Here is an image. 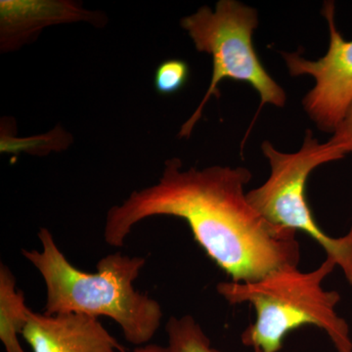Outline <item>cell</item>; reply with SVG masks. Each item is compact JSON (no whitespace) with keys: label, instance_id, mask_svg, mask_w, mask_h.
<instances>
[{"label":"cell","instance_id":"cell-1","mask_svg":"<svg viewBox=\"0 0 352 352\" xmlns=\"http://www.w3.org/2000/svg\"><path fill=\"white\" fill-rule=\"evenodd\" d=\"M182 168L177 157L166 160L159 182L111 208L104 226L106 244L124 247L136 224L166 215L184 219L201 249L236 283L298 265L296 231L270 223L250 203L247 168Z\"/></svg>","mask_w":352,"mask_h":352},{"label":"cell","instance_id":"cell-2","mask_svg":"<svg viewBox=\"0 0 352 352\" xmlns=\"http://www.w3.org/2000/svg\"><path fill=\"white\" fill-rule=\"evenodd\" d=\"M38 239L41 251L22 250V254L45 284L44 314L106 316L119 325L129 344H151L164 312L157 300L134 288L145 258L113 252L97 263L96 272L88 273L69 263L48 229L39 230Z\"/></svg>","mask_w":352,"mask_h":352},{"label":"cell","instance_id":"cell-3","mask_svg":"<svg viewBox=\"0 0 352 352\" xmlns=\"http://www.w3.org/2000/svg\"><path fill=\"white\" fill-rule=\"evenodd\" d=\"M336 266L332 258H326L309 272L288 265L258 281L217 285V292L227 302H249L254 308L256 321L241 335L242 344L254 352H279L289 332L312 325L327 333L336 351L352 352L349 324L336 311L340 294L322 287Z\"/></svg>","mask_w":352,"mask_h":352},{"label":"cell","instance_id":"cell-4","mask_svg":"<svg viewBox=\"0 0 352 352\" xmlns=\"http://www.w3.org/2000/svg\"><path fill=\"white\" fill-rule=\"evenodd\" d=\"M258 25L256 9L236 0H219L214 10L203 6L183 18L182 27L196 50L212 56V76L205 96L183 124L178 138L191 136L210 97H219V85L224 78L251 85L261 96L258 112L265 104L280 108L286 105V92L264 68L252 44V34Z\"/></svg>","mask_w":352,"mask_h":352},{"label":"cell","instance_id":"cell-5","mask_svg":"<svg viewBox=\"0 0 352 352\" xmlns=\"http://www.w3.org/2000/svg\"><path fill=\"white\" fill-rule=\"evenodd\" d=\"M261 150L270 163V175L261 186L247 193L250 203L270 223L302 231L316 241L352 286V226L342 237L327 235L315 221L305 195L310 173L346 155L330 141L319 142L311 131H307L298 152L278 151L268 141L261 144Z\"/></svg>","mask_w":352,"mask_h":352},{"label":"cell","instance_id":"cell-6","mask_svg":"<svg viewBox=\"0 0 352 352\" xmlns=\"http://www.w3.org/2000/svg\"><path fill=\"white\" fill-rule=\"evenodd\" d=\"M321 13L330 31L325 56L309 61L300 52L281 55L289 75L314 78V87L302 99L303 109L321 131L333 133L352 102V41L338 31L333 2H325Z\"/></svg>","mask_w":352,"mask_h":352},{"label":"cell","instance_id":"cell-7","mask_svg":"<svg viewBox=\"0 0 352 352\" xmlns=\"http://www.w3.org/2000/svg\"><path fill=\"white\" fill-rule=\"evenodd\" d=\"M21 336L32 352L124 351L98 318L87 315L38 314L30 308Z\"/></svg>","mask_w":352,"mask_h":352},{"label":"cell","instance_id":"cell-8","mask_svg":"<svg viewBox=\"0 0 352 352\" xmlns=\"http://www.w3.org/2000/svg\"><path fill=\"white\" fill-rule=\"evenodd\" d=\"M76 22L101 25L105 24V17L66 0H1V52L19 50L44 28Z\"/></svg>","mask_w":352,"mask_h":352},{"label":"cell","instance_id":"cell-9","mask_svg":"<svg viewBox=\"0 0 352 352\" xmlns=\"http://www.w3.org/2000/svg\"><path fill=\"white\" fill-rule=\"evenodd\" d=\"M29 310L24 293L16 288L12 271L6 264H0V340L6 352H25L19 336L27 323Z\"/></svg>","mask_w":352,"mask_h":352},{"label":"cell","instance_id":"cell-10","mask_svg":"<svg viewBox=\"0 0 352 352\" xmlns=\"http://www.w3.org/2000/svg\"><path fill=\"white\" fill-rule=\"evenodd\" d=\"M168 352H220L193 316L170 317L166 324Z\"/></svg>","mask_w":352,"mask_h":352},{"label":"cell","instance_id":"cell-11","mask_svg":"<svg viewBox=\"0 0 352 352\" xmlns=\"http://www.w3.org/2000/svg\"><path fill=\"white\" fill-rule=\"evenodd\" d=\"M71 142L72 136L62 129H55L50 133L28 139H16L2 134L1 150L13 145L14 150H22L29 154L46 155L48 152L66 149Z\"/></svg>","mask_w":352,"mask_h":352},{"label":"cell","instance_id":"cell-12","mask_svg":"<svg viewBox=\"0 0 352 352\" xmlns=\"http://www.w3.org/2000/svg\"><path fill=\"white\" fill-rule=\"evenodd\" d=\"M190 76L189 65L182 59H168L157 66L155 73V88L157 94H176L185 87Z\"/></svg>","mask_w":352,"mask_h":352},{"label":"cell","instance_id":"cell-13","mask_svg":"<svg viewBox=\"0 0 352 352\" xmlns=\"http://www.w3.org/2000/svg\"><path fill=\"white\" fill-rule=\"evenodd\" d=\"M329 141L344 155H352V102Z\"/></svg>","mask_w":352,"mask_h":352},{"label":"cell","instance_id":"cell-14","mask_svg":"<svg viewBox=\"0 0 352 352\" xmlns=\"http://www.w3.org/2000/svg\"><path fill=\"white\" fill-rule=\"evenodd\" d=\"M122 352H168L166 346H161L159 344H149L146 346H138L132 351H124Z\"/></svg>","mask_w":352,"mask_h":352}]
</instances>
